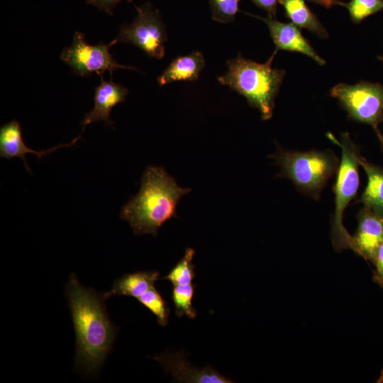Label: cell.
<instances>
[{
	"label": "cell",
	"mask_w": 383,
	"mask_h": 383,
	"mask_svg": "<svg viewBox=\"0 0 383 383\" xmlns=\"http://www.w3.org/2000/svg\"><path fill=\"white\" fill-rule=\"evenodd\" d=\"M67 296L76 335L75 367L95 374L111 349L117 328L109 319L104 295L82 285L74 274L67 283Z\"/></svg>",
	"instance_id": "6da1fadb"
},
{
	"label": "cell",
	"mask_w": 383,
	"mask_h": 383,
	"mask_svg": "<svg viewBox=\"0 0 383 383\" xmlns=\"http://www.w3.org/2000/svg\"><path fill=\"white\" fill-rule=\"evenodd\" d=\"M189 191L177 185L163 168L149 166L141 178L139 192L122 207L120 216L135 234L156 236L165 222L177 217L178 201Z\"/></svg>",
	"instance_id": "7a4b0ae2"
},
{
	"label": "cell",
	"mask_w": 383,
	"mask_h": 383,
	"mask_svg": "<svg viewBox=\"0 0 383 383\" xmlns=\"http://www.w3.org/2000/svg\"><path fill=\"white\" fill-rule=\"evenodd\" d=\"M277 50L265 63L245 59L239 54L227 62V72L218 77L221 84L243 95L260 112L263 120L272 116L274 99L286 74L284 70L272 67Z\"/></svg>",
	"instance_id": "3957f363"
},
{
	"label": "cell",
	"mask_w": 383,
	"mask_h": 383,
	"mask_svg": "<svg viewBox=\"0 0 383 383\" xmlns=\"http://www.w3.org/2000/svg\"><path fill=\"white\" fill-rule=\"evenodd\" d=\"M327 137L341 149L340 162L334 186L335 211L332 221L331 240L337 250L353 248L351 236L343 223L344 211L355 197L359 188V158L357 146L345 133L338 139L332 133Z\"/></svg>",
	"instance_id": "277c9868"
},
{
	"label": "cell",
	"mask_w": 383,
	"mask_h": 383,
	"mask_svg": "<svg viewBox=\"0 0 383 383\" xmlns=\"http://www.w3.org/2000/svg\"><path fill=\"white\" fill-rule=\"evenodd\" d=\"M280 176L289 179L301 192L318 197L328 180L338 171V160L329 151L279 150L274 156Z\"/></svg>",
	"instance_id": "5b68a950"
},
{
	"label": "cell",
	"mask_w": 383,
	"mask_h": 383,
	"mask_svg": "<svg viewBox=\"0 0 383 383\" xmlns=\"http://www.w3.org/2000/svg\"><path fill=\"white\" fill-rule=\"evenodd\" d=\"M331 95L337 99L348 116L370 125L379 135L378 125L383 122V85L360 82L355 84L340 83L332 88Z\"/></svg>",
	"instance_id": "8992f818"
},
{
	"label": "cell",
	"mask_w": 383,
	"mask_h": 383,
	"mask_svg": "<svg viewBox=\"0 0 383 383\" xmlns=\"http://www.w3.org/2000/svg\"><path fill=\"white\" fill-rule=\"evenodd\" d=\"M137 16L132 23L123 24L114 43H131L150 57L162 59L167 35L159 11L151 4L135 6Z\"/></svg>",
	"instance_id": "52a82bcc"
},
{
	"label": "cell",
	"mask_w": 383,
	"mask_h": 383,
	"mask_svg": "<svg viewBox=\"0 0 383 383\" xmlns=\"http://www.w3.org/2000/svg\"><path fill=\"white\" fill-rule=\"evenodd\" d=\"M114 44L112 40L109 44L101 42L91 45L87 43L84 33L76 31L71 45L62 50L60 59L71 67L74 73L81 77H87L94 72L102 76L106 71H109L112 77L113 70L118 68L137 70L135 67L116 62L109 52Z\"/></svg>",
	"instance_id": "ba28073f"
},
{
	"label": "cell",
	"mask_w": 383,
	"mask_h": 383,
	"mask_svg": "<svg viewBox=\"0 0 383 383\" xmlns=\"http://www.w3.org/2000/svg\"><path fill=\"white\" fill-rule=\"evenodd\" d=\"M164 370L180 382L230 383L232 381L210 366L195 368L187 361L185 353H166L153 357Z\"/></svg>",
	"instance_id": "9c48e42d"
},
{
	"label": "cell",
	"mask_w": 383,
	"mask_h": 383,
	"mask_svg": "<svg viewBox=\"0 0 383 383\" xmlns=\"http://www.w3.org/2000/svg\"><path fill=\"white\" fill-rule=\"evenodd\" d=\"M357 219L352 250L372 263L383 240V216L364 207L358 213Z\"/></svg>",
	"instance_id": "30bf717a"
},
{
	"label": "cell",
	"mask_w": 383,
	"mask_h": 383,
	"mask_svg": "<svg viewBox=\"0 0 383 383\" xmlns=\"http://www.w3.org/2000/svg\"><path fill=\"white\" fill-rule=\"evenodd\" d=\"M266 23L277 50L301 52L313 60L320 65L326 62L321 58L307 40L303 36L299 27L292 23H282L275 17L253 16Z\"/></svg>",
	"instance_id": "8fae6325"
},
{
	"label": "cell",
	"mask_w": 383,
	"mask_h": 383,
	"mask_svg": "<svg viewBox=\"0 0 383 383\" xmlns=\"http://www.w3.org/2000/svg\"><path fill=\"white\" fill-rule=\"evenodd\" d=\"M101 82L95 88L93 109L85 113L82 121V132L87 125L92 122L104 121L111 126L113 122L110 118L112 109L118 104L125 101L128 90L121 84L113 82L112 78L106 81L100 76Z\"/></svg>",
	"instance_id": "7c38bea8"
},
{
	"label": "cell",
	"mask_w": 383,
	"mask_h": 383,
	"mask_svg": "<svg viewBox=\"0 0 383 383\" xmlns=\"http://www.w3.org/2000/svg\"><path fill=\"white\" fill-rule=\"evenodd\" d=\"M79 138H81V135L67 144H60L45 150H33L23 142L20 123L16 120H13L5 123L0 128V157L7 160L14 157L20 158L23 160L26 170L31 174L32 172L26 162V154L33 153L38 159H40L57 149L74 145Z\"/></svg>",
	"instance_id": "4fadbf2b"
},
{
	"label": "cell",
	"mask_w": 383,
	"mask_h": 383,
	"mask_svg": "<svg viewBox=\"0 0 383 383\" xmlns=\"http://www.w3.org/2000/svg\"><path fill=\"white\" fill-rule=\"evenodd\" d=\"M205 65L203 54L193 51L190 54L174 59L157 78L160 86L177 81H194L198 79Z\"/></svg>",
	"instance_id": "5bb4252c"
},
{
	"label": "cell",
	"mask_w": 383,
	"mask_h": 383,
	"mask_svg": "<svg viewBox=\"0 0 383 383\" xmlns=\"http://www.w3.org/2000/svg\"><path fill=\"white\" fill-rule=\"evenodd\" d=\"M159 272L143 271L126 274L115 280L110 291L104 293L105 299L113 296H128L136 299L154 287Z\"/></svg>",
	"instance_id": "9a60e30c"
},
{
	"label": "cell",
	"mask_w": 383,
	"mask_h": 383,
	"mask_svg": "<svg viewBox=\"0 0 383 383\" xmlns=\"http://www.w3.org/2000/svg\"><path fill=\"white\" fill-rule=\"evenodd\" d=\"M359 163L367 177V183L360 201L364 207L383 216V168L367 162L361 156Z\"/></svg>",
	"instance_id": "2e32d148"
},
{
	"label": "cell",
	"mask_w": 383,
	"mask_h": 383,
	"mask_svg": "<svg viewBox=\"0 0 383 383\" xmlns=\"http://www.w3.org/2000/svg\"><path fill=\"white\" fill-rule=\"evenodd\" d=\"M286 16L299 28L307 29L321 38H328V33L316 15L309 9L304 0H279Z\"/></svg>",
	"instance_id": "e0dca14e"
},
{
	"label": "cell",
	"mask_w": 383,
	"mask_h": 383,
	"mask_svg": "<svg viewBox=\"0 0 383 383\" xmlns=\"http://www.w3.org/2000/svg\"><path fill=\"white\" fill-rule=\"evenodd\" d=\"M194 254V249L187 248L183 257L163 279L169 280L173 286L192 284L195 277V265L193 264Z\"/></svg>",
	"instance_id": "ac0fdd59"
},
{
	"label": "cell",
	"mask_w": 383,
	"mask_h": 383,
	"mask_svg": "<svg viewBox=\"0 0 383 383\" xmlns=\"http://www.w3.org/2000/svg\"><path fill=\"white\" fill-rule=\"evenodd\" d=\"M196 285L192 284L185 285H174L172 291V299L175 306L177 316H187L194 318L197 316L196 311L192 305Z\"/></svg>",
	"instance_id": "d6986e66"
},
{
	"label": "cell",
	"mask_w": 383,
	"mask_h": 383,
	"mask_svg": "<svg viewBox=\"0 0 383 383\" xmlns=\"http://www.w3.org/2000/svg\"><path fill=\"white\" fill-rule=\"evenodd\" d=\"M137 299L156 316L159 325L165 326L168 323L170 309L155 287L150 288Z\"/></svg>",
	"instance_id": "ffe728a7"
},
{
	"label": "cell",
	"mask_w": 383,
	"mask_h": 383,
	"mask_svg": "<svg viewBox=\"0 0 383 383\" xmlns=\"http://www.w3.org/2000/svg\"><path fill=\"white\" fill-rule=\"evenodd\" d=\"M355 23H359L367 17L383 10V0H350L343 3Z\"/></svg>",
	"instance_id": "44dd1931"
},
{
	"label": "cell",
	"mask_w": 383,
	"mask_h": 383,
	"mask_svg": "<svg viewBox=\"0 0 383 383\" xmlns=\"http://www.w3.org/2000/svg\"><path fill=\"white\" fill-rule=\"evenodd\" d=\"M240 0H209L213 20L220 23L233 21L238 11Z\"/></svg>",
	"instance_id": "7402d4cb"
},
{
	"label": "cell",
	"mask_w": 383,
	"mask_h": 383,
	"mask_svg": "<svg viewBox=\"0 0 383 383\" xmlns=\"http://www.w3.org/2000/svg\"><path fill=\"white\" fill-rule=\"evenodd\" d=\"M372 264L376 269L374 280L383 286V240L377 250Z\"/></svg>",
	"instance_id": "603a6c76"
},
{
	"label": "cell",
	"mask_w": 383,
	"mask_h": 383,
	"mask_svg": "<svg viewBox=\"0 0 383 383\" xmlns=\"http://www.w3.org/2000/svg\"><path fill=\"white\" fill-rule=\"evenodd\" d=\"M121 0H86L87 4L92 5L99 11H104L107 13L112 15L113 9ZM130 2L132 0H127Z\"/></svg>",
	"instance_id": "cb8c5ba5"
},
{
	"label": "cell",
	"mask_w": 383,
	"mask_h": 383,
	"mask_svg": "<svg viewBox=\"0 0 383 383\" xmlns=\"http://www.w3.org/2000/svg\"><path fill=\"white\" fill-rule=\"evenodd\" d=\"M260 8L268 13L269 16L275 17L279 0H252Z\"/></svg>",
	"instance_id": "d4e9b609"
},
{
	"label": "cell",
	"mask_w": 383,
	"mask_h": 383,
	"mask_svg": "<svg viewBox=\"0 0 383 383\" xmlns=\"http://www.w3.org/2000/svg\"><path fill=\"white\" fill-rule=\"evenodd\" d=\"M315 4L323 6L326 8H331L335 5L343 6V3L338 0H308Z\"/></svg>",
	"instance_id": "484cf974"
},
{
	"label": "cell",
	"mask_w": 383,
	"mask_h": 383,
	"mask_svg": "<svg viewBox=\"0 0 383 383\" xmlns=\"http://www.w3.org/2000/svg\"><path fill=\"white\" fill-rule=\"evenodd\" d=\"M379 140H380V142L382 145V147H383V136L380 134L379 135H378Z\"/></svg>",
	"instance_id": "4316f807"
},
{
	"label": "cell",
	"mask_w": 383,
	"mask_h": 383,
	"mask_svg": "<svg viewBox=\"0 0 383 383\" xmlns=\"http://www.w3.org/2000/svg\"><path fill=\"white\" fill-rule=\"evenodd\" d=\"M379 60L382 61V63H383V56H379Z\"/></svg>",
	"instance_id": "83f0119b"
}]
</instances>
